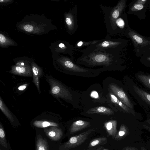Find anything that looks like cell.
<instances>
[{
    "mask_svg": "<svg viewBox=\"0 0 150 150\" xmlns=\"http://www.w3.org/2000/svg\"><path fill=\"white\" fill-rule=\"evenodd\" d=\"M126 150H136V149H134L132 147H128L126 148Z\"/></svg>",
    "mask_w": 150,
    "mask_h": 150,
    "instance_id": "30",
    "label": "cell"
},
{
    "mask_svg": "<svg viewBox=\"0 0 150 150\" xmlns=\"http://www.w3.org/2000/svg\"><path fill=\"white\" fill-rule=\"evenodd\" d=\"M44 131L47 136L51 140L54 141L60 139L63 134L62 129L57 128L56 127L51 126L45 129Z\"/></svg>",
    "mask_w": 150,
    "mask_h": 150,
    "instance_id": "11",
    "label": "cell"
},
{
    "mask_svg": "<svg viewBox=\"0 0 150 150\" xmlns=\"http://www.w3.org/2000/svg\"><path fill=\"white\" fill-rule=\"evenodd\" d=\"M33 125L39 128H45L49 126L57 127L58 126V124L54 122L43 121H36L33 123Z\"/></svg>",
    "mask_w": 150,
    "mask_h": 150,
    "instance_id": "18",
    "label": "cell"
},
{
    "mask_svg": "<svg viewBox=\"0 0 150 150\" xmlns=\"http://www.w3.org/2000/svg\"><path fill=\"white\" fill-rule=\"evenodd\" d=\"M32 69L34 74L35 75H38V70L37 68L36 67H34Z\"/></svg>",
    "mask_w": 150,
    "mask_h": 150,
    "instance_id": "28",
    "label": "cell"
},
{
    "mask_svg": "<svg viewBox=\"0 0 150 150\" xmlns=\"http://www.w3.org/2000/svg\"><path fill=\"white\" fill-rule=\"evenodd\" d=\"M0 144L4 147H7L5 132L1 124L0 125Z\"/></svg>",
    "mask_w": 150,
    "mask_h": 150,
    "instance_id": "21",
    "label": "cell"
},
{
    "mask_svg": "<svg viewBox=\"0 0 150 150\" xmlns=\"http://www.w3.org/2000/svg\"><path fill=\"white\" fill-rule=\"evenodd\" d=\"M129 27L127 15L125 12L115 22V35H125L126 30Z\"/></svg>",
    "mask_w": 150,
    "mask_h": 150,
    "instance_id": "10",
    "label": "cell"
},
{
    "mask_svg": "<svg viewBox=\"0 0 150 150\" xmlns=\"http://www.w3.org/2000/svg\"><path fill=\"white\" fill-rule=\"evenodd\" d=\"M65 59L63 62V64L65 68L73 74L81 76L83 74H87L92 70L82 67L76 64L72 59L73 58H66Z\"/></svg>",
    "mask_w": 150,
    "mask_h": 150,
    "instance_id": "8",
    "label": "cell"
},
{
    "mask_svg": "<svg viewBox=\"0 0 150 150\" xmlns=\"http://www.w3.org/2000/svg\"><path fill=\"white\" fill-rule=\"evenodd\" d=\"M0 42L3 43H4L6 41L5 37L1 34L0 35Z\"/></svg>",
    "mask_w": 150,
    "mask_h": 150,
    "instance_id": "27",
    "label": "cell"
},
{
    "mask_svg": "<svg viewBox=\"0 0 150 150\" xmlns=\"http://www.w3.org/2000/svg\"><path fill=\"white\" fill-rule=\"evenodd\" d=\"M149 6L139 4L134 0L129 4L127 13L137 16L140 19H144L146 17V12Z\"/></svg>",
    "mask_w": 150,
    "mask_h": 150,
    "instance_id": "6",
    "label": "cell"
},
{
    "mask_svg": "<svg viewBox=\"0 0 150 150\" xmlns=\"http://www.w3.org/2000/svg\"><path fill=\"white\" fill-rule=\"evenodd\" d=\"M36 150H49L47 142L45 138H43L41 136H37L36 142Z\"/></svg>",
    "mask_w": 150,
    "mask_h": 150,
    "instance_id": "15",
    "label": "cell"
},
{
    "mask_svg": "<svg viewBox=\"0 0 150 150\" xmlns=\"http://www.w3.org/2000/svg\"><path fill=\"white\" fill-rule=\"evenodd\" d=\"M126 0H120L113 7H106L100 5L104 14V22L107 33L115 35V23L124 12L127 6Z\"/></svg>",
    "mask_w": 150,
    "mask_h": 150,
    "instance_id": "2",
    "label": "cell"
},
{
    "mask_svg": "<svg viewBox=\"0 0 150 150\" xmlns=\"http://www.w3.org/2000/svg\"><path fill=\"white\" fill-rule=\"evenodd\" d=\"M0 150H1V149H0Z\"/></svg>",
    "mask_w": 150,
    "mask_h": 150,
    "instance_id": "33",
    "label": "cell"
},
{
    "mask_svg": "<svg viewBox=\"0 0 150 150\" xmlns=\"http://www.w3.org/2000/svg\"><path fill=\"white\" fill-rule=\"evenodd\" d=\"M109 88L112 93L116 96L119 100L129 108H133L132 103L127 94L121 88L114 84H110L109 85Z\"/></svg>",
    "mask_w": 150,
    "mask_h": 150,
    "instance_id": "9",
    "label": "cell"
},
{
    "mask_svg": "<svg viewBox=\"0 0 150 150\" xmlns=\"http://www.w3.org/2000/svg\"><path fill=\"white\" fill-rule=\"evenodd\" d=\"M21 64L23 66L24 65V63H22Z\"/></svg>",
    "mask_w": 150,
    "mask_h": 150,
    "instance_id": "31",
    "label": "cell"
},
{
    "mask_svg": "<svg viewBox=\"0 0 150 150\" xmlns=\"http://www.w3.org/2000/svg\"><path fill=\"white\" fill-rule=\"evenodd\" d=\"M125 35L132 41L136 56L141 57L150 50V37L142 35L129 27L126 30Z\"/></svg>",
    "mask_w": 150,
    "mask_h": 150,
    "instance_id": "3",
    "label": "cell"
},
{
    "mask_svg": "<svg viewBox=\"0 0 150 150\" xmlns=\"http://www.w3.org/2000/svg\"><path fill=\"white\" fill-rule=\"evenodd\" d=\"M127 132V129L125 126L122 124L120 126V130L117 133L115 139H119L125 136Z\"/></svg>",
    "mask_w": 150,
    "mask_h": 150,
    "instance_id": "23",
    "label": "cell"
},
{
    "mask_svg": "<svg viewBox=\"0 0 150 150\" xmlns=\"http://www.w3.org/2000/svg\"><path fill=\"white\" fill-rule=\"evenodd\" d=\"M86 113L88 114H100L108 115L114 113L113 111L110 108L103 106H98L91 108L88 110Z\"/></svg>",
    "mask_w": 150,
    "mask_h": 150,
    "instance_id": "14",
    "label": "cell"
},
{
    "mask_svg": "<svg viewBox=\"0 0 150 150\" xmlns=\"http://www.w3.org/2000/svg\"><path fill=\"white\" fill-rule=\"evenodd\" d=\"M67 90L64 88L63 89L61 88L59 86H54L52 89V91L53 94H57L59 93L61 91H66Z\"/></svg>",
    "mask_w": 150,
    "mask_h": 150,
    "instance_id": "25",
    "label": "cell"
},
{
    "mask_svg": "<svg viewBox=\"0 0 150 150\" xmlns=\"http://www.w3.org/2000/svg\"><path fill=\"white\" fill-rule=\"evenodd\" d=\"M104 125L108 134L113 138H115L117 134L116 121L111 120L105 123Z\"/></svg>",
    "mask_w": 150,
    "mask_h": 150,
    "instance_id": "13",
    "label": "cell"
},
{
    "mask_svg": "<svg viewBox=\"0 0 150 150\" xmlns=\"http://www.w3.org/2000/svg\"><path fill=\"white\" fill-rule=\"evenodd\" d=\"M27 85V84L21 85L18 87V89L20 91L24 90L26 88Z\"/></svg>",
    "mask_w": 150,
    "mask_h": 150,
    "instance_id": "29",
    "label": "cell"
},
{
    "mask_svg": "<svg viewBox=\"0 0 150 150\" xmlns=\"http://www.w3.org/2000/svg\"><path fill=\"white\" fill-rule=\"evenodd\" d=\"M90 125L89 122L82 120H78L74 122L70 127V133L73 134L88 127Z\"/></svg>",
    "mask_w": 150,
    "mask_h": 150,
    "instance_id": "12",
    "label": "cell"
},
{
    "mask_svg": "<svg viewBox=\"0 0 150 150\" xmlns=\"http://www.w3.org/2000/svg\"><path fill=\"white\" fill-rule=\"evenodd\" d=\"M134 89L136 93L143 100L150 105V94L136 86H134Z\"/></svg>",
    "mask_w": 150,
    "mask_h": 150,
    "instance_id": "17",
    "label": "cell"
},
{
    "mask_svg": "<svg viewBox=\"0 0 150 150\" xmlns=\"http://www.w3.org/2000/svg\"><path fill=\"white\" fill-rule=\"evenodd\" d=\"M93 129H88L77 135L71 137L69 140L64 143L62 148L69 149L77 146L83 143L88 138V136L94 131Z\"/></svg>",
    "mask_w": 150,
    "mask_h": 150,
    "instance_id": "5",
    "label": "cell"
},
{
    "mask_svg": "<svg viewBox=\"0 0 150 150\" xmlns=\"http://www.w3.org/2000/svg\"><path fill=\"white\" fill-rule=\"evenodd\" d=\"M103 150H108V149H104Z\"/></svg>",
    "mask_w": 150,
    "mask_h": 150,
    "instance_id": "32",
    "label": "cell"
},
{
    "mask_svg": "<svg viewBox=\"0 0 150 150\" xmlns=\"http://www.w3.org/2000/svg\"><path fill=\"white\" fill-rule=\"evenodd\" d=\"M101 40H95L88 42H85L82 41H80L76 43L75 45V49L81 48L86 46L87 47L94 45H95L99 42Z\"/></svg>",
    "mask_w": 150,
    "mask_h": 150,
    "instance_id": "19",
    "label": "cell"
},
{
    "mask_svg": "<svg viewBox=\"0 0 150 150\" xmlns=\"http://www.w3.org/2000/svg\"><path fill=\"white\" fill-rule=\"evenodd\" d=\"M106 140V138L105 137H101L94 139L90 142L89 147H91L96 146Z\"/></svg>",
    "mask_w": 150,
    "mask_h": 150,
    "instance_id": "22",
    "label": "cell"
},
{
    "mask_svg": "<svg viewBox=\"0 0 150 150\" xmlns=\"http://www.w3.org/2000/svg\"><path fill=\"white\" fill-rule=\"evenodd\" d=\"M110 96L111 100L112 103L116 104L126 112L128 113L131 112L130 108L121 101L114 94L111 93H110Z\"/></svg>",
    "mask_w": 150,
    "mask_h": 150,
    "instance_id": "16",
    "label": "cell"
},
{
    "mask_svg": "<svg viewBox=\"0 0 150 150\" xmlns=\"http://www.w3.org/2000/svg\"><path fill=\"white\" fill-rule=\"evenodd\" d=\"M121 50L107 49L96 51L85 49H80L81 55L77 59L79 63L90 66L104 65L107 67L117 62L120 59Z\"/></svg>",
    "mask_w": 150,
    "mask_h": 150,
    "instance_id": "1",
    "label": "cell"
},
{
    "mask_svg": "<svg viewBox=\"0 0 150 150\" xmlns=\"http://www.w3.org/2000/svg\"><path fill=\"white\" fill-rule=\"evenodd\" d=\"M140 60L143 62L150 63V50L141 56Z\"/></svg>",
    "mask_w": 150,
    "mask_h": 150,
    "instance_id": "24",
    "label": "cell"
},
{
    "mask_svg": "<svg viewBox=\"0 0 150 150\" xmlns=\"http://www.w3.org/2000/svg\"><path fill=\"white\" fill-rule=\"evenodd\" d=\"M16 71L18 73L21 74L24 73L26 71L25 68L23 67H17L16 68Z\"/></svg>",
    "mask_w": 150,
    "mask_h": 150,
    "instance_id": "26",
    "label": "cell"
},
{
    "mask_svg": "<svg viewBox=\"0 0 150 150\" xmlns=\"http://www.w3.org/2000/svg\"><path fill=\"white\" fill-rule=\"evenodd\" d=\"M77 7L75 5L66 16L65 21L69 33H74L78 28L77 19Z\"/></svg>",
    "mask_w": 150,
    "mask_h": 150,
    "instance_id": "7",
    "label": "cell"
},
{
    "mask_svg": "<svg viewBox=\"0 0 150 150\" xmlns=\"http://www.w3.org/2000/svg\"><path fill=\"white\" fill-rule=\"evenodd\" d=\"M128 40L120 38L113 39L108 37L93 45L87 47L86 49L94 51L107 49L122 50L127 45Z\"/></svg>",
    "mask_w": 150,
    "mask_h": 150,
    "instance_id": "4",
    "label": "cell"
},
{
    "mask_svg": "<svg viewBox=\"0 0 150 150\" xmlns=\"http://www.w3.org/2000/svg\"><path fill=\"white\" fill-rule=\"evenodd\" d=\"M138 77L141 82L150 88V76L139 74L138 76Z\"/></svg>",
    "mask_w": 150,
    "mask_h": 150,
    "instance_id": "20",
    "label": "cell"
}]
</instances>
